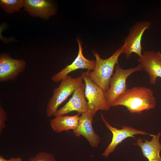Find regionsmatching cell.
I'll return each mask as SVG.
<instances>
[{
  "mask_svg": "<svg viewBox=\"0 0 161 161\" xmlns=\"http://www.w3.org/2000/svg\"><path fill=\"white\" fill-rule=\"evenodd\" d=\"M156 100L153 92L145 87H135L127 89L118 97L112 106H123L131 113L141 114L146 110L154 108Z\"/></svg>",
  "mask_w": 161,
  "mask_h": 161,
  "instance_id": "1",
  "label": "cell"
},
{
  "mask_svg": "<svg viewBox=\"0 0 161 161\" xmlns=\"http://www.w3.org/2000/svg\"><path fill=\"white\" fill-rule=\"evenodd\" d=\"M93 53L96 59L95 67L92 72H87L90 79L105 93L109 88L114 67L119 64L118 58L122 51L120 48L117 49L110 57L104 59L100 58L97 52L94 51Z\"/></svg>",
  "mask_w": 161,
  "mask_h": 161,
  "instance_id": "2",
  "label": "cell"
},
{
  "mask_svg": "<svg viewBox=\"0 0 161 161\" xmlns=\"http://www.w3.org/2000/svg\"><path fill=\"white\" fill-rule=\"evenodd\" d=\"M81 76L73 78L68 75L62 79L59 86L53 90L52 97L47 105L46 114L47 117L54 116L59 106L82 84Z\"/></svg>",
  "mask_w": 161,
  "mask_h": 161,
  "instance_id": "3",
  "label": "cell"
},
{
  "mask_svg": "<svg viewBox=\"0 0 161 161\" xmlns=\"http://www.w3.org/2000/svg\"><path fill=\"white\" fill-rule=\"evenodd\" d=\"M81 76L85 85L84 94L87 100L88 111L93 117L99 110L108 111L111 106L108 103L104 92L89 77L87 72Z\"/></svg>",
  "mask_w": 161,
  "mask_h": 161,
  "instance_id": "4",
  "label": "cell"
},
{
  "mask_svg": "<svg viewBox=\"0 0 161 161\" xmlns=\"http://www.w3.org/2000/svg\"><path fill=\"white\" fill-rule=\"evenodd\" d=\"M115 70V73L110 80L109 88L104 93L106 99L110 106L127 89L126 80L129 76L134 72L142 71L143 69L139 64L127 69H123L117 64Z\"/></svg>",
  "mask_w": 161,
  "mask_h": 161,
  "instance_id": "5",
  "label": "cell"
},
{
  "mask_svg": "<svg viewBox=\"0 0 161 161\" xmlns=\"http://www.w3.org/2000/svg\"><path fill=\"white\" fill-rule=\"evenodd\" d=\"M151 25L149 21L143 20L136 22L130 28L128 35L125 38L124 44L120 48L127 59H129L133 53L139 57L142 55V37L145 31L149 29Z\"/></svg>",
  "mask_w": 161,
  "mask_h": 161,
  "instance_id": "6",
  "label": "cell"
},
{
  "mask_svg": "<svg viewBox=\"0 0 161 161\" xmlns=\"http://www.w3.org/2000/svg\"><path fill=\"white\" fill-rule=\"evenodd\" d=\"M26 62L22 59H13L8 54L0 55V81L15 80L25 70Z\"/></svg>",
  "mask_w": 161,
  "mask_h": 161,
  "instance_id": "7",
  "label": "cell"
},
{
  "mask_svg": "<svg viewBox=\"0 0 161 161\" xmlns=\"http://www.w3.org/2000/svg\"><path fill=\"white\" fill-rule=\"evenodd\" d=\"M102 120L106 127L112 132L113 137L112 141L102 154L105 157H108L114 151L118 145L125 139L129 137L135 139V135L140 134L147 135L149 134L142 130H137L131 126H123L121 129H118L111 126L106 121L101 113Z\"/></svg>",
  "mask_w": 161,
  "mask_h": 161,
  "instance_id": "8",
  "label": "cell"
},
{
  "mask_svg": "<svg viewBox=\"0 0 161 161\" xmlns=\"http://www.w3.org/2000/svg\"><path fill=\"white\" fill-rule=\"evenodd\" d=\"M79 46L78 55L72 63L66 66L58 72L55 74L51 77L52 81L55 83L61 81L71 72L79 69H86L87 71L93 70L95 66L96 61L86 59L82 53V44L78 39H77Z\"/></svg>",
  "mask_w": 161,
  "mask_h": 161,
  "instance_id": "9",
  "label": "cell"
},
{
  "mask_svg": "<svg viewBox=\"0 0 161 161\" xmlns=\"http://www.w3.org/2000/svg\"><path fill=\"white\" fill-rule=\"evenodd\" d=\"M85 87V83H83L74 92L68 101L58 109L54 116L64 115L74 111L80 114L87 112V102L84 94Z\"/></svg>",
  "mask_w": 161,
  "mask_h": 161,
  "instance_id": "10",
  "label": "cell"
},
{
  "mask_svg": "<svg viewBox=\"0 0 161 161\" xmlns=\"http://www.w3.org/2000/svg\"><path fill=\"white\" fill-rule=\"evenodd\" d=\"M137 61L148 74L150 83L155 85L157 78H161V62L157 56V52L153 50L144 51L139 57Z\"/></svg>",
  "mask_w": 161,
  "mask_h": 161,
  "instance_id": "11",
  "label": "cell"
},
{
  "mask_svg": "<svg viewBox=\"0 0 161 161\" xmlns=\"http://www.w3.org/2000/svg\"><path fill=\"white\" fill-rule=\"evenodd\" d=\"M93 117L87 111L83 113L79 117L78 126L73 130L77 137L82 135L89 142L92 148L97 147L100 142L101 138L94 131L92 124Z\"/></svg>",
  "mask_w": 161,
  "mask_h": 161,
  "instance_id": "12",
  "label": "cell"
},
{
  "mask_svg": "<svg viewBox=\"0 0 161 161\" xmlns=\"http://www.w3.org/2000/svg\"><path fill=\"white\" fill-rule=\"evenodd\" d=\"M24 2V10L33 17L47 20L55 13L56 9L51 1L25 0Z\"/></svg>",
  "mask_w": 161,
  "mask_h": 161,
  "instance_id": "13",
  "label": "cell"
},
{
  "mask_svg": "<svg viewBox=\"0 0 161 161\" xmlns=\"http://www.w3.org/2000/svg\"><path fill=\"white\" fill-rule=\"evenodd\" d=\"M161 135L160 132L157 134H149L152 137L151 141L138 138L136 143H133L134 145H137L140 147L143 155L146 158L148 161H161V157L160 153L161 151V143L159 139Z\"/></svg>",
  "mask_w": 161,
  "mask_h": 161,
  "instance_id": "14",
  "label": "cell"
},
{
  "mask_svg": "<svg viewBox=\"0 0 161 161\" xmlns=\"http://www.w3.org/2000/svg\"><path fill=\"white\" fill-rule=\"evenodd\" d=\"M80 114L73 116L62 115L55 117L50 120V125L53 130L57 133L75 130L77 127Z\"/></svg>",
  "mask_w": 161,
  "mask_h": 161,
  "instance_id": "15",
  "label": "cell"
},
{
  "mask_svg": "<svg viewBox=\"0 0 161 161\" xmlns=\"http://www.w3.org/2000/svg\"><path fill=\"white\" fill-rule=\"evenodd\" d=\"M24 0H1L0 6L6 13H13L24 7Z\"/></svg>",
  "mask_w": 161,
  "mask_h": 161,
  "instance_id": "16",
  "label": "cell"
},
{
  "mask_svg": "<svg viewBox=\"0 0 161 161\" xmlns=\"http://www.w3.org/2000/svg\"><path fill=\"white\" fill-rule=\"evenodd\" d=\"M29 161H56L53 154L49 152L41 151L37 153Z\"/></svg>",
  "mask_w": 161,
  "mask_h": 161,
  "instance_id": "17",
  "label": "cell"
},
{
  "mask_svg": "<svg viewBox=\"0 0 161 161\" xmlns=\"http://www.w3.org/2000/svg\"><path fill=\"white\" fill-rule=\"evenodd\" d=\"M7 115L4 109L1 106H0V134L6 127L5 121L7 120Z\"/></svg>",
  "mask_w": 161,
  "mask_h": 161,
  "instance_id": "18",
  "label": "cell"
},
{
  "mask_svg": "<svg viewBox=\"0 0 161 161\" xmlns=\"http://www.w3.org/2000/svg\"><path fill=\"white\" fill-rule=\"evenodd\" d=\"M5 161H23L21 158L19 157L14 158L10 157L9 160H6Z\"/></svg>",
  "mask_w": 161,
  "mask_h": 161,
  "instance_id": "19",
  "label": "cell"
},
{
  "mask_svg": "<svg viewBox=\"0 0 161 161\" xmlns=\"http://www.w3.org/2000/svg\"><path fill=\"white\" fill-rule=\"evenodd\" d=\"M157 56L161 62V52H157Z\"/></svg>",
  "mask_w": 161,
  "mask_h": 161,
  "instance_id": "20",
  "label": "cell"
},
{
  "mask_svg": "<svg viewBox=\"0 0 161 161\" xmlns=\"http://www.w3.org/2000/svg\"><path fill=\"white\" fill-rule=\"evenodd\" d=\"M6 159H5L2 156H0V161H5Z\"/></svg>",
  "mask_w": 161,
  "mask_h": 161,
  "instance_id": "21",
  "label": "cell"
}]
</instances>
